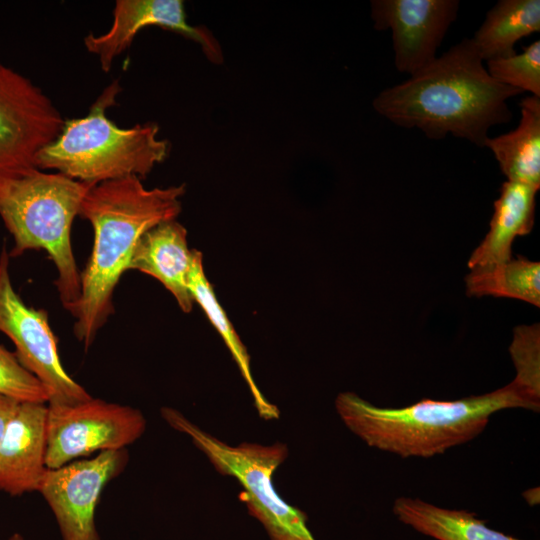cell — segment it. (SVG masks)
<instances>
[{"label": "cell", "mask_w": 540, "mask_h": 540, "mask_svg": "<svg viewBox=\"0 0 540 540\" xmlns=\"http://www.w3.org/2000/svg\"><path fill=\"white\" fill-rule=\"evenodd\" d=\"M195 250H190L187 231L176 220L162 222L140 238L129 270L157 279L175 298L183 312H190L194 300L189 290Z\"/></svg>", "instance_id": "5bb4252c"}, {"label": "cell", "mask_w": 540, "mask_h": 540, "mask_svg": "<svg viewBox=\"0 0 540 540\" xmlns=\"http://www.w3.org/2000/svg\"><path fill=\"white\" fill-rule=\"evenodd\" d=\"M47 405L21 402L0 439V491H37L47 470Z\"/></svg>", "instance_id": "4fadbf2b"}, {"label": "cell", "mask_w": 540, "mask_h": 540, "mask_svg": "<svg viewBox=\"0 0 540 540\" xmlns=\"http://www.w3.org/2000/svg\"><path fill=\"white\" fill-rule=\"evenodd\" d=\"M161 416L170 427L189 436L218 473L234 477L241 484L239 499L264 527L269 540H316L304 511L283 500L273 484L275 471L288 456L286 444L243 442L232 446L174 408H161Z\"/></svg>", "instance_id": "8992f818"}, {"label": "cell", "mask_w": 540, "mask_h": 540, "mask_svg": "<svg viewBox=\"0 0 540 540\" xmlns=\"http://www.w3.org/2000/svg\"><path fill=\"white\" fill-rule=\"evenodd\" d=\"M392 511L400 522L436 540H521L489 528L473 512L439 507L419 498L399 497Z\"/></svg>", "instance_id": "e0dca14e"}, {"label": "cell", "mask_w": 540, "mask_h": 540, "mask_svg": "<svg viewBox=\"0 0 540 540\" xmlns=\"http://www.w3.org/2000/svg\"><path fill=\"white\" fill-rule=\"evenodd\" d=\"M538 412L540 398L516 380L482 395L453 401L423 398L400 407H379L353 392H342L335 409L344 425L372 448L400 457L428 458L473 440L501 410Z\"/></svg>", "instance_id": "3957f363"}, {"label": "cell", "mask_w": 540, "mask_h": 540, "mask_svg": "<svg viewBox=\"0 0 540 540\" xmlns=\"http://www.w3.org/2000/svg\"><path fill=\"white\" fill-rule=\"evenodd\" d=\"M146 429L140 410L90 398L72 405L47 404L46 466L54 469L94 452L125 449Z\"/></svg>", "instance_id": "52a82bcc"}, {"label": "cell", "mask_w": 540, "mask_h": 540, "mask_svg": "<svg viewBox=\"0 0 540 540\" xmlns=\"http://www.w3.org/2000/svg\"><path fill=\"white\" fill-rule=\"evenodd\" d=\"M371 9L374 28L392 33L396 69L411 76L436 59L459 1L373 0Z\"/></svg>", "instance_id": "8fae6325"}, {"label": "cell", "mask_w": 540, "mask_h": 540, "mask_svg": "<svg viewBox=\"0 0 540 540\" xmlns=\"http://www.w3.org/2000/svg\"><path fill=\"white\" fill-rule=\"evenodd\" d=\"M0 395L19 402L48 403L41 382L17 359L15 353L0 344Z\"/></svg>", "instance_id": "603a6c76"}, {"label": "cell", "mask_w": 540, "mask_h": 540, "mask_svg": "<svg viewBox=\"0 0 540 540\" xmlns=\"http://www.w3.org/2000/svg\"><path fill=\"white\" fill-rule=\"evenodd\" d=\"M120 91L118 80L113 81L87 115L65 120L59 135L39 153L37 168L98 184L129 176L145 177L163 162L170 144L159 137L156 123L120 128L107 116Z\"/></svg>", "instance_id": "5b68a950"}, {"label": "cell", "mask_w": 540, "mask_h": 540, "mask_svg": "<svg viewBox=\"0 0 540 540\" xmlns=\"http://www.w3.org/2000/svg\"><path fill=\"white\" fill-rule=\"evenodd\" d=\"M539 31V0H500L471 41L480 58L488 61L514 55L517 41Z\"/></svg>", "instance_id": "ac0fdd59"}, {"label": "cell", "mask_w": 540, "mask_h": 540, "mask_svg": "<svg viewBox=\"0 0 540 540\" xmlns=\"http://www.w3.org/2000/svg\"><path fill=\"white\" fill-rule=\"evenodd\" d=\"M539 189L525 183L506 181L494 202L490 229L472 252L468 267L483 268L512 259V245L517 236L527 235L534 225L536 194Z\"/></svg>", "instance_id": "9a60e30c"}, {"label": "cell", "mask_w": 540, "mask_h": 540, "mask_svg": "<svg viewBox=\"0 0 540 540\" xmlns=\"http://www.w3.org/2000/svg\"><path fill=\"white\" fill-rule=\"evenodd\" d=\"M149 26L179 33L197 42L211 62H223L222 49L214 35L205 27L187 23L181 0H117L110 29L100 35L88 34L84 46L97 57L101 69L109 72L116 57L131 45L139 31Z\"/></svg>", "instance_id": "7c38bea8"}, {"label": "cell", "mask_w": 540, "mask_h": 540, "mask_svg": "<svg viewBox=\"0 0 540 540\" xmlns=\"http://www.w3.org/2000/svg\"><path fill=\"white\" fill-rule=\"evenodd\" d=\"M188 285L194 302L200 305L236 362L252 395L254 407L259 416L264 420L278 419L280 411L275 404L264 397L258 388L252 375L247 349L233 328L224 309L219 304L213 286L205 275L202 254L197 250L194 252Z\"/></svg>", "instance_id": "d6986e66"}, {"label": "cell", "mask_w": 540, "mask_h": 540, "mask_svg": "<svg viewBox=\"0 0 540 540\" xmlns=\"http://www.w3.org/2000/svg\"><path fill=\"white\" fill-rule=\"evenodd\" d=\"M509 352L516 369L514 380L532 395L540 398L539 324L516 327Z\"/></svg>", "instance_id": "7402d4cb"}, {"label": "cell", "mask_w": 540, "mask_h": 540, "mask_svg": "<svg viewBox=\"0 0 540 540\" xmlns=\"http://www.w3.org/2000/svg\"><path fill=\"white\" fill-rule=\"evenodd\" d=\"M487 72L500 84L540 97V41L524 47L520 54L487 61Z\"/></svg>", "instance_id": "44dd1931"}, {"label": "cell", "mask_w": 540, "mask_h": 540, "mask_svg": "<svg viewBox=\"0 0 540 540\" xmlns=\"http://www.w3.org/2000/svg\"><path fill=\"white\" fill-rule=\"evenodd\" d=\"M20 403L21 402L13 398L0 395V439L8 423L16 413Z\"/></svg>", "instance_id": "cb8c5ba5"}, {"label": "cell", "mask_w": 540, "mask_h": 540, "mask_svg": "<svg viewBox=\"0 0 540 540\" xmlns=\"http://www.w3.org/2000/svg\"><path fill=\"white\" fill-rule=\"evenodd\" d=\"M465 283L469 296L514 298L540 307V263L522 256L494 266L471 269Z\"/></svg>", "instance_id": "ffe728a7"}, {"label": "cell", "mask_w": 540, "mask_h": 540, "mask_svg": "<svg viewBox=\"0 0 540 540\" xmlns=\"http://www.w3.org/2000/svg\"><path fill=\"white\" fill-rule=\"evenodd\" d=\"M93 185L38 168L0 179V217L14 241L9 256L44 250L55 265V286L66 310L81 288L72 224Z\"/></svg>", "instance_id": "277c9868"}, {"label": "cell", "mask_w": 540, "mask_h": 540, "mask_svg": "<svg viewBox=\"0 0 540 540\" xmlns=\"http://www.w3.org/2000/svg\"><path fill=\"white\" fill-rule=\"evenodd\" d=\"M518 126L497 137H488L489 148L508 181L540 188V97L521 100Z\"/></svg>", "instance_id": "2e32d148"}, {"label": "cell", "mask_w": 540, "mask_h": 540, "mask_svg": "<svg viewBox=\"0 0 540 540\" xmlns=\"http://www.w3.org/2000/svg\"><path fill=\"white\" fill-rule=\"evenodd\" d=\"M8 540H24V539L21 534L15 533L11 535Z\"/></svg>", "instance_id": "d4e9b609"}, {"label": "cell", "mask_w": 540, "mask_h": 540, "mask_svg": "<svg viewBox=\"0 0 540 540\" xmlns=\"http://www.w3.org/2000/svg\"><path fill=\"white\" fill-rule=\"evenodd\" d=\"M522 92L487 72L471 39L465 38L406 81L380 92L376 112L429 139L448 134L484 147L492 126L512 117L507 100Z\"/></svg>", "instance_id": "7a4b0ae2"}, {"label": "cell", "mask_w": 540, "mask_h": 540, "mask_svg": "<svg viewBox=\"0 0 540 540\" xmlns=\"http://www.w3.org/2000/svg\"><path fill=\"white\" fill-rule=\"evenodd\" d=\"M128 461L126 449L103 451L58 468H47L38 492L52 510L62 540H100L95 511L102 490Z\"/></svg>", "instance_id": "30bf717a"}, {"label": "cell", "mask_w": 540, "mask_h": 540, "mask_svg": "<svg viewBox=\"0 0 540 540\" xmlns=\"http://www.w3.org/2000/svg\"><path fill=\"white\" fill-rule=\"evenodd\" d=\"M64 123L41 88L0 62V179L36 169L39 153Z\"/></svg>", "instance_id": "9c48e42d"}, {"label": "cell", "mask_w": 540, "mask_h": 540, "mask_svg": "<svg viewBox=\"0 0 540 540\" xmlns=\"http://www.w3.org/2000/svg\"><path fill=\"white\" fill-rule=\"evenodd\" d=\"M9 253H0V332L14 344L24 368L44 386L49 405H72L91 395L65 371L47 311L27 306L15 291L9 273Z\"/></svg>", "instance_id": "ba28073f"}, {"label": "cell", "mask_w": 540, "mask_h": 540, "mask_svg": "<svg viewBox=\"0 0 540 540\" xmlns=\"http://www.w3.org/2000/svg\"><path fill=\"white\" fill-rule=\"evenodd\" d=\"M185 185L146 188L129 176L93 185L79 215L93 228V246L80 272L78 299L67 309L75 319L73 333L88 349L114 312L113 295L140 238L154 226L176 220Z\"/></svg>", "instance_id": "6da1fadb"}]
</instances>
